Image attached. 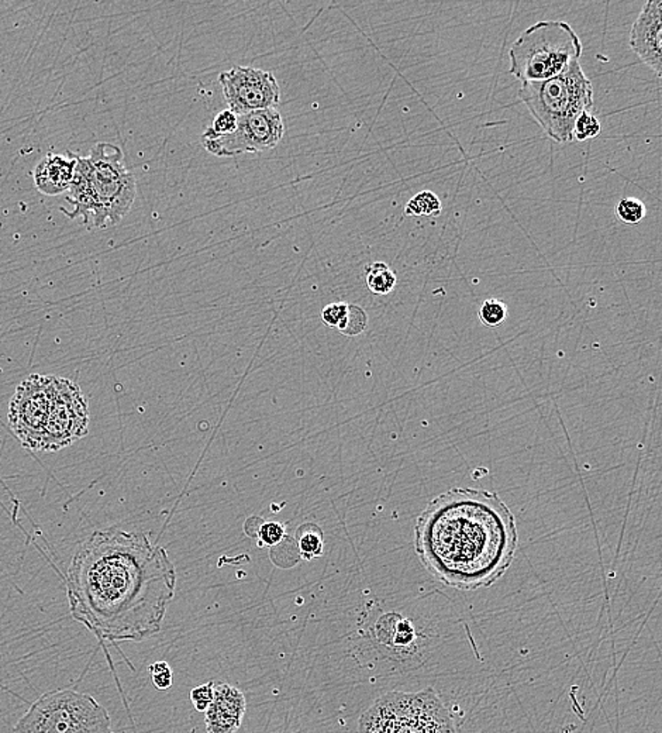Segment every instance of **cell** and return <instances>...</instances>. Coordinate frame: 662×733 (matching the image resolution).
<instances>
[{
	"mask_svg": "<svg viewBox=\"0 0 662 733\" xmlns=\"http://www.w3.org/2000/svg\"><path fill=\"white\" fill-rule=\"evenodd\" d=\"M177 571L144 533L103 529L76 547L67 573L69 612L100 641H140L162 628Z\"/></svg>",
	"mask_w": 662,
	"mask_h": 733,
	"instance_id": "obj_1",
	"label": "cell"
},
{
	"mask_svg": "<svg viewBox=\"0 0 662 733\" xmlns=\"http://www.w3.org/2000/svg\"><path fill=\"white\" fill-rule=\"evenodd\" d=\"M517 549L515 516L495 492L453 488L427 505L414 526L420 563L444 586H491Z\"/></svg>",
	"mask_w": 662,
	"mask_h": 733,
	"instance_id": "obj_2",
	"label": "cell"
},
{
	"mask_svg": "<svg viewBox=\"0 0 662 733\" xmlns=\"http://www.w3.org/2000/svg\"><path fill=\"white\" fill-rule=\"evenodd\" d=\"M9 423L28 450L59 451L88 434V399L71 379L33 374L12 398Z\"/></svg>",
	"mask_w": 662,
	"mask_h": 733,
	"instance_id": "obj_3",
	"label": "cell"
},
{
	"mask_svg": "<svg viewBox=\"0 0 662 733\" xmlns=\"http://www.w3.org/2000/svg\"><path fill=\"white\" fill-rule=\"evenodd\" d=\"M76 157L75 174L64 211L69 219H83L88 229H106L122 222L137 195L136 178L127 168L123 151L109 143L92 147L88 157Z\"/></svg>",
	"mask_w": 662,
	"mask_h": 733,
	"instance_id": "obj_4",
	"label": "cell"
},
{
	"mask_svg": "<svg viewBox=\"0 0 662 733\" xmlns=\"http://www.w3.org/2000/svg\"><path fill=\"white\" fill-rule=\"evenodd\" d=\"M519 98L551 140L570 143L578 117L594 106V86L578 61L554 78L522 84Z\"/></svg>",
	"mask_w": 662,
	"mask_h": 733,
	"instance_id": "obj_5",
	"label": "cell"
},
{
	"mask_svg": "<svg viewBox=\"0 0 662 733\" xmlns=\"http://www.w3.org/2000/svg\"><path fill=\"white\" fill-rule=\"evenodd\" d=\"M582 43L567 21L544 20L523 31L508 50L510 76L520 83H541L579 61Z\"/></svg>",
	"mask_w": 662,
	"mask_h": 733,
	"instance_id": "obj_6",
	"label": "cell"
},
{
	"mask_svg": "<svg viewBox=\"0 0 662 733\" xmlns=\"http://www.w3.org/2000/svg\"><path fill=\"white\" fill-rule=\"evenodd\" d=\"M359 733H455L437 692H388L359 718Z\"/></svg>",
	"mask_w": 662,
	"mask_h": 733,
	"instance_id": "obj_7",
	"label": "cell"
},
{
	"mask_svg": "<svg viewBox=\"0 0 662 733\" xmlns=\"http://www.w3.org/2000/svg\"><path fill=\"white\" fill-rule=\"evenodd\" d=\"M12 733H113L102 704L75 689L45 692L14 725Z\"/></svg>",
	"mask_w": 662,
	"mask_h": 733,
	"instance_id": "obj_8",
	"label": "cell"
},
{
	"mask_svg": "<svg viewBox=\"0 0 662 733\" xmlns=\"http://www.w3.org/2000/svg\"><path fill=\"white\" fill-rule=\"evenodd\" d=\"M285 123L277 109L239 115L234 133L203 141L206 151L216 157H237L247 153L272 150L282 140Z\"/></svg>",
	"mask_w": 662,
	"mask_h": 733,
	"instance_id": "obj_9",
	"label": "cell"
},
{
	"mask_svg": "<svg viewBox=\"0 0 662 733\" xmlns=\"http://www.w3.org/2000/svg\"><path fill=\"white\" fill-rule=\"evenodd\" d=\"M223 95L229 109L237 115L277 109L280 89L271 71L253 67H232L219 76Z\"/></svg>",
	"mask_w": 662,
	"mask_h": 733,
	"instance_id": "obj_10",
	"label": "cell"
},
{
	"mask_svg": "<svg viewBox=\"0 0 662 733\" xmlns=\"http://www.w3.org/2000/svg\"><path fill=\"white\" fill-rule=\"evenodd\" d=\"M628 44L649 68L662 79V0L645 2L630 31Z\"/></svg>",
	"mask_w": 662,
	"mask_h": 733,
	"instance_id": "obj_11",
	"label": "cell"
},
{
	"mask_svg": "<svg viewBox=\"0 0 662 733\" xmlns=\"http://www.w3.org/2000/svg\"><path fill=\"white\" fill-rule=\"evenodd\" d=\"M208 733H234L246 715L243 692L230 684H215V698L206 711Z\"/></svg>",
	"mask_w": 662,
	"mask_h": 733,
	"instance_id": "obj_12",
	"label": "cell"
},
{
	"mask_svg": "<svg viewBox=\"0 0 662 733\" xmlns=\"http://www.w3.org/2000/svg\"><path fill=\"white\" fill-rule=\"evenodd\" d=\"M76 154L67 151V155L51 154L40 161L35 170V184L44 195L62 194L69 191L75 174Z\"/></svg>",
	"mask_w": 662,
	"mask_h": 733,
	"instance_id": "obj_13",
	"label": "cell"
},
{
	"mask_svg": "<svg viewBox=\"0 0 662 733\" xmlns=\"http://www.w3.org/2000/svg\"><path fill=\"white\" fill-rule=\"evenodd\" d=\"M366 287L375 295H388L397 287V274L393 273L388 264L375 261L364 268Z\"/></svg>",
	"mask_w": 662,
	"mask_h": 733,
	"instance_id": "obj_14",
	"label": "cell"
},
{
	"mask_svg": "<svg viewBox=\"0 0 662 733\" xmlns=\"http://www.w3.org/2000/svg\"><path fill=\"white\" fill-rule=\"evenodd\" d=\"M296 545L299 554L308 562L321 556L325 549V539H323L321 529L313 523H304L297 529Z\"/></svg>",
	"mask_w": 662,
	"mask_h": 733,
	"instance_id": "obj_15",
	"label": "cell"
},
{
	"mask_svg": "<svg viewBox=\"0 0 662 733\" xmlns=\"http://www.w3.org/2000/svg\"><path fill=\"white\" fill-rule=\"evenodd\" d=\"M249 525H253V532H249V538L258 540V545L273 546L280 545L285 539L287 529L280 522H263L260 518H249Z\"/></svg>",
	"mask_w": 662,
	"mask_h": 733,
	"instance_id": "obj_16",
	"label": "cell"
},
{
	"mask_svg": "<svg viewBox=\"0 0 662 733\" xmlns=\"http://www.w3.org/2000/svg\"><path fill=\"white\" fill-rule=\"evenodd\" d=\"M443 211L440 198L431 191H422L410 199L405 208L407 216H438Z\"/></svg>",
	"mask_w": 662,
	"mask_h": 733,
	"instance_id": "obj_17",
	"label": "cell"
},
{
	"mask_svg": "<svg viewBox=\"0 0 662 733\" xmlns=\"http://www.w3.org/2000/svg\"><path fill=\"white\" fill-rule=\"evenodd\" d=\"M239 124V115L232 110L225 109L216 115L212 126L206 129L201 140H212L217 137L229 136L234 133Z\"/></svg>",
	"mask_w": 662,
	"mask_h": 733,
	"instance_id": "obj_18",
	"label": "cell"
},
{
	"mask_svg": "<svg viewBox=\"0 0 662 733\" xmlns=\"http://www.w3.org/2000/svg\"><path fill=\"white\" fill-rule=\"evenodd\" d=\"M368 326V316L366 311L359 307V305H350L349 311L345 314L344 319L338 326L337 331L349 338L359 336V333L366 331Z\"/></svg>",
	"mask_w": 662,
	"mask_h": 733,
	"instance_id": "obj_19",
	"label": "cell"
},
{
	"mask_svg": "<svg viewBox=\"0 0 662 733\" xmlns=\"http://www.w3.org/2000/svg\"><path fill=\"white\" fill-rule=\"evenodd\" d=\"M479 321L486 328H498L508 319V307L499 299H486L478 311Z\"/></svg>",
	"mask_w": 662,
	"mask_h": 733,
	"instance_id": "obj_20",
	"label": "cell"
},
{
	"mask_svg": "<svg viewBox=\"0 0 662 733\" xmlns=\"http://www.w3.org/2000/svg\"><path fill=\"white\" fill-rule=\"evenodd\" d=\"M616 215L626 225H639L647 215V209L640 199L625 198L616 206Z\"/></svg>",
	"mask_w": 662,
	"mask_h": 733,
	"instance_id": "obj_21",
	"label": "cell"
},
{
	"mask_svg": "<svg viewBox=\"0 0 662 733\" xmlns=\"http://www.w3.org/2000/svg\"><path fill=\"white\" fill-rule=\"evenodd\" d=\"M601 122L591 110L582 113L578 117L574 127V139L578 141L592 140L601 134Z\"/></svg>",
	"mask_w": 662,
	"mask_h": 733,
	"instance_id": "obj_22",
	"label": "cell"
},
{
	"mask_svg": "<svg viewBox=\"0 0 662 733\" xmlns=\"http://www.w3.org/2000/svg\"><path fill=\"white\" fill-rule=\"evenodd\" d=\"M148 672H150L151 680H153L155 689H160V691H167V689H171L174 679H172L171 665H168L167 662L153 663L148 667Z\"/></svg>",
	"mask_w": 662,
	"mask_h": 733,
	"instance_id": "obj_23",
	"label": "cell"
},
{
	"mask_svg": "<svg viewBox=\"0 0 662 733\" xmlns=\"http://www.w3.org/2000/svg\"><path fill=\"white\" fill-rule=\"evenodd\" d=\"M215 698V682H206L191 691V701L199 713H206Z\"/></svg>",
	"mask_w": 662,
	"mask_h": 733,
	"instance_id": "obj_24",
	"label": "cell"
},
{
	"mask_svg": "<svg viewBox=\"0 0 662 733\" xmlns=\"http://www.w3.org/2000/svg\"><path fill=\"white\" fill-rule=\"evenodd\" d=\"M347 311H349V304H345V302H335V304L327 305L321 311V321L328 328L337 329L343 319H344Z\"/></svg>",
	"mask_w": 662,
	"mask_h": 733,
	"instance_id": "obj_25",
	"label": "cell"
}]
</instances>
